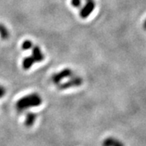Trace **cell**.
I'll list each match as a JSON object with an SVG mask.
<instances>
[{
    "instance_id": "obj_12",
    "label": "cell",
    "mask_w": 146,
    "mask_h": 146,
    "mask_svg": "<svg viewBox=\"0 0 146 146\" xmlns=\"http://www.w3.org/2000/svg\"><path fill=\"white\" fill-rule=\"evenodd\" d=\"M6 94V89L4 87H3V86H0V98H3Z\"/></svg>"
},
{
    "instance_id": "obj_14",
    "label": "cell",
    "mask_w": 146,
    "mask_h": 146,
    "mask_svg": "<svg viewBox=\"0 0 146 146\" xmlns=\"http://www.w3.org/2000/svg\"><path fill=\"white\" fill-rule=\"evenodd\" d=\"M86 1H89V0H86Z\"/></svg>"
},
{
    "instance_id": "obj_5",
    "label": "cell",
    "mask_w": 146,
    "mask_h": 146,
    "mask_svg": "<svg viewBox=\"0 0 146 146\" xmlns=\"http://www.w3.org/2000/svg\"><path fill=\"white\" fill-rule=\"evenodd\" d=\"M33 49V51H32V57L33 58L34 62L35 63H40L44 60V54L42 52L40 47L37 46H33L32 47Z\"/></svg>"
},
{
    "instance_id": "obj_9",
    "label": "cell",
    "mask_w": 146,
    "mask_h": 146,
    "mask_svg": "<svg viewBox=\"0 0 146 146\" xmlns=\"http://www.w3.org/2000/svg\"><path fill=\"white\" fill-rule=\"evenodd\" d=\"M0 36L3 39H7L9 37V32L3 25L0 24Z\"/></svg>"
},
{
    "instance_id": "obj_10",
    "label": "cell",
    "mask_w": 146,
    "mask_h": 146,
    "mask_svg": "<svg viewBox=\"0 0 146 146\" xmlns=\"http://www.w3.org/2000/svg\"><path fill=\"white\" fill-rule=\"evenodd\" d=\"M22 49L24 50H30L32 47H33V43L31 41L29 40H25V42L22 43Z\"/></svg>"
},
{
    "instance_id": "obj_7",
    "label": "cell",
    "mask_w": 146,
    "mask_h": 146,
    "mask_svg": "<svg viewBox=\"0 0 146 146\" xmlns=\"http://www.w3.org/2000/svg\"><path fill=\"white\" fill-rule=\"evenodd\" d=\"M36 117H37V115H36L35 113H33V112L28 113L26 115L25 122V125H26L27 127H31V126L35 123V121H36Z\"/></svg>"
},
{
    "instance_id": "obj_3",
    "label": "cell",
    "mask_w": 146,
    "mask_h": 146,
    "mask_svg": "<svg viewBox=\"0 0 146 146\" xmlns=\"http://www.w3.org/2000/svg\"><path fill=\"white\" fill-rule=\"evenodd\" d=\"M96 7V3L94 0L87 1L86 4L84 6L80 11V16L82 19H87Z\"/></svg>"
},
{
    "instance_id": "obj_1",
    "label": "cell",
    "mask_w": 146,
    "mask_h": 146,
    "mask_svg": "<svg viewBox=\"0 0 146 146\" xmlns=\"http://www.w3.org/2000/svg\"><path fill=\"white\" fill-rule=\"evenodd\" d=\"M42 100L37 94H32L21 98L16 102V108L18 111H24L25 110L36 107L42 104Z\"/></svg>"
},
{
    "instance_id": "obj_13",
    "label": "cell",
    "mask_w": 146,
    "mask_h": 146,
    "mask_svg": "<svg viewBox=\"0 0 146 146\" xmlns=\"http://www.w3.org/2000/svg\"><path fill=\"white\" fill-rule=\"evenodd\" d=\"M143 29H144L145 30H146V19L145 20V21H144V23H143Z\"/></svg>"
},
{
    "instance_id": "obj_6",
    "label": "cell",
    "mask_w": 146,
    "mask_h": 146,
    "mask_svg": "<svg viewBox=\"0 0 146 146\" xmlns=\"http://www.w3.org/2000/svg\"><path fill=\"white\" fill-rule=\"evenodd\" d=\"M102 146H124V145L121 141L115 139V138L108 137L103 141Z\"/></svg>"
},
{
    "instance_id": "obj_2",
    "label": "cell",
    "mask_w": 146,
    "mask_h": 146,
    "mask_svg": "<svg viewBox=\"0 0 146 146\" xmlns=\"http://www.w3.org/2000/svg\"><path fill=\"white\" fill-rule=\"evenodd\" d=\"M73 76L72 71L69 68H65L63 71L59 72L58 73L54 74L52 76V81L53 83L55 84H59L61 83V81L63 79L68 78V77H72Z\"/></svg>"
},
{
    "instance_id": "obj_8",
    "label": "cell",
    "mask_w": 146,
    "mask_h": 146,
    "mask_svg": "<svg viewBox=\"0 0 146 146\" xmlns=\"http://www.w3.org/2000/svg\"><path fill=\"white\" fill-rule=\"evenodd\" d=\"M35 63L33 58L32 56H29V57L25 58L24 60H23V63H22V67L25 70H29L30 69L31 67L33 65V63Z\"/></svg>"
},
{
    "instance_id": "obj_4",
    "label": "cell",
    "mask_w": 146,
    "mask_h": 146,
    "mask_svg": "<svg viewBox=\"0 0 146 146\" xmlns=\"http://www.w3.org/2000/svg\"><path fill=\"white\" fill-rule=\"evenodd\" d=\"M83 84V79L79 76H75L70 79L68 81L65 82V83L59 84L58 85V89H67L69 88H72V87H78L80 86Z\"/></svg>"
},
{
    "instance_id": "obj_11",
    "label": "cell",
    "mask_w": 146,
    "mask_h": 146,
    "mask_svg": "<svg viewBox=\"0 0 146 146\" xmlns=\"http://www.w3.org/2000/svg\"><path fill=\"white\" fill-rule=\"evenodd\" d=\"M71 4L74 7H80L82 5V0H71Z\"/></svg>"
}]
</instances>
